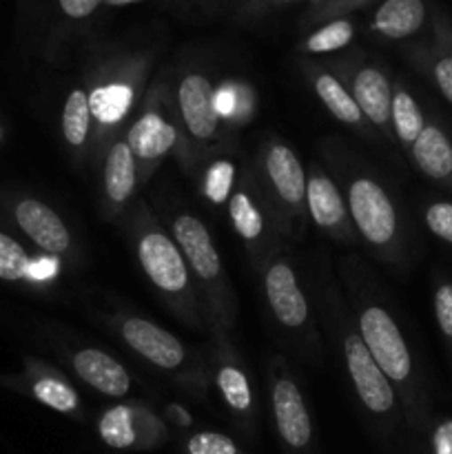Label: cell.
Instances as JSON below:
<instances>
[{
  "instance_id": "13",
  "label": "cell",
  "mask_w": 452,
  "mask_h": 454,
  "mask_svg": "<svg viewBox=\"0 0 452 454\" xmlns=\"http://www.w3.org/2000/svg\"><path fill=\"white\" fill-rule=\"evenodd\" d=\"M269 402L282 454H322L304 390L282 355L269 364Z\"/></svg>"
},
{
  "instance_id": "12",
  "label": "cell",
  "mask_w": 452,
  "mask_h": 454,
  "mask_svg": "<svg viewBox=\"0 0 452 454\" xmlns=\"http://www.w3.org/2000/svg\"><path fill=\"white\" fill-rule=\"evenodd\" d=\"M229 220L235 235L244 244L248 253V260L253 262L257 270L266 264L273 255L284 251L286 239L282 235L277 215L270 208L269 200L261 193L251 167L244 168L238 177L233 193L229 202Z\"/></svg>"
},
{
  "instance_id": "3",
  "label": "cell",
  "mask_w": 452,
  "mask_h": 454,
  "mask_svg": "<svg viewBox=\"0 0 452 454\" xmlns=\"http://www.w3.org/2000/svg\"><path fill=\"white\" fill-rule=\"evenodd\" d=\"M323 149L332 162V177L348 204L350 222L359 242L384 264H406L410 233L406 215L390 186L344 146L326 145Z\"/></svg>"
},
{
  "instance_id": "39",
  "label": "cell",
  "mask_w": 452,
  "mask_h": 454,
  "mask_svg": "<svg viewBox=\"0 0 452 454\" xmlns=\"http://www.w3.org/2000/svg\"><path fill=\"white\" fill-rule=\"evenodd\" d=\"M434 29H437L439 34H441L443 38L448 40V44H450V47H452V22L448 20L446 16H439L437 20H434Z\"/></svg>"
},
{
  "instance_id": "10",
  "label": "cell",
  "mask_w": 452,
  "mask_h": 454,
  "mask_svg": "<svg viewBox=\"0 0 452 454\" xmlns=\"http://www.w3.org/2000/svg\"><path fill=\"white\" fill-rule=\"evenodd\" d=\"M215 82L199 69H189L177 78L173 91L180 149L175 158L184 171H193L215 151L224 149V122L215 111Z\"/></svg>"
},
{
  "instance_id": "5",
  "label": "cell",
  "mask_w": 452,
  "mask_h": 454,
  "mask_svg": "<svg viewBox=\"0 0 452 454\" xmlns=\"http://www.w3.org/2000/svg\"><path fill=\"white\" fill-rule=\"evenodd\" d=\"M149 60L142 56L111 58L84 80L93 120L89 162L100 164L106 146L127 131L146 93Z\"/></svg>"
},
{
  "instance_id": "28",
  "label": "cell",
  "mask_w": 452,
  "mask_h": 454,
  "mask_svg": "<svg viewBox=\"0 0 452 454\" xmlns=\"http://www.w3.org/2000/svg\"><path fill=\"white\" fill-rule=\"evenodd\" d=\"M425 111L415 98V93L401 82L394 80L393 82V106H390V131H393V140L401 151H410L419 133L424 131Z\"/></svg>"
},
{
  "instance_id": "40",
  "label": "cell",
  "mask_w": 452,
  "mask_h": 454,
  "mask_svg": "<svg viewBox=\"0 0 452 454\" xmlns=\"http://www.w3.org/2000/svg\"><path fill=\"white\" fill-rule=\"evenodd\" d=\"M273 4H288V3H297V0H270Z\"/></svg>"
},
{
  "instance_id": "2",
  "label": "cell",
  "mask_w": 452,
  "mask_h": 454,
  "mask_svg": "<svg viewBox=\"0 0 452 454\" xmlns=\"http://www.w3.org/2000/svg\"><path fill=\"white\" fill-rule=\"evenodd\" d=\"M319 282V310H322L323 326L331 335H335L339 346V357L344 362L346 375L353 384L355 399L366 417L370 433L384 443L386 448L397 439L403 424V411L399 403L397 393L379 371L372 359L370 350L363 344L357 326H355L353 313L346 304L344 295L332 282L328 270L317 278Z\"/></svg>"
},
{
  "instance_id": "29",
  "label": "cell",
  "mask_w": 452,
  "mask_h": 454,
  "mask_svg": "<svg viewBox=\"0 0 452 454\" xmlns=\"http://www.w3.org/2000/svg\"><path fill=\"white\" fill-rule=\"evenodd\" d=\"M238 177L239 168L230 155H215V158L208 155L199 164V193L213 207H226L235 184H238Z\"/></svg>"
},
{
  "instance_id": "23",
  "label": "cell",
  "mask_w": 452,
  "mask_h": 454,
  "mask_svg": "<svg viewBox=\"0 0 452 454\" xmlns=\"http://www.w3.org/2000/svg\"><path fill=\"white\" fill-rule=\"evenodd\" d=\"M66 362L84 386L109 399H124L133 386L127 368L102 348L93 346L74 348L66 353Z\"/></svg>"
},
{
  "instance_id": "22",
  "label": "cell",
  "mask_w": 452,
  "mask_h": 454,
  "mask_svg": "<svg viewBox=\"0 0 452 454\" xmlns=\"http://www.w3.org/2000/svg\"><path fill=\"white\" fill-rule=\"evenodd\" d=\"M301 71H304L306 80H308L310 89H313V93L317 96V100L322 102L323 109H326L337 122L348 127L350 131L359 133V136L368 137V140L377 137L375 129H372L370 124H368V120L363 118L362 109L357 106L355 98L350 96L348 87H346L344 80H341L335 71L313 60L301 62Z\"/></svg>"
},
{
  "instance_id": "6",
  "label": "cell",
  "mask_w": 452,
  "mask_h": 454,
  "mask_svg": "<svg viewBox=\"0 0 452 454\" xmlns=\"http://www.w3.org/2000/svg\"><path fill=\"white\" fill-rule=\"evenodd\" d=\"M167 229L180 247L202 301L208 328L230 333L238 317V301L208 226L191 211H175L167 217Z\"/></svg>"
},
{
  "instance_id": "25",
  "label": "cell",
  "mask_w": 452,
  "mask_h": 454,
  "mask_svg": "<svg viewBox=\"0 0 452 454\" xmlns=\"http://www.w3.org/2000/svg\"><path fill=\"white\" fill-rule=\"evenodd\" d=\"M60 131L66 153L74 160V164H78V167L87 164L89 153H91L93 120L84 84L71 89L65 100H62Z\"/></svg>"
},
{
  "instance_id": "33",
  "label": "cell",
  "mask_w": 452,
  "mask_h": 454,
  "mask_svg": "<svg viewBox=\"0 0 452 454\" xmlns=\"http://www.w3.org/2000/svg\"><path fill=\"white\" fill-rule=\"evenodd\" d=\"M421 215L428 233L452 247V200H428Z\"/></svg>"
},
{
  "instance_id": "15",
  "label": "cell",
  "mask_w": 452,
  "mask_h": 454,
  "mask_svg": "<svg viewBox=\"0 0 452 454\" xmlns=\"http://www.w3.org/2000/svg\"><path fill=\"white\" fill-rule=\"evenodd\" d=\"M211 335V350H208V366L211 380L220 395L222 403L229 411L239 433L248 439L257 437V402L253 393L251 377L239 357L238 348L230 341V333L208 328Z\"/></svg>"
},
{
  "instance_id": "24",
  "label": "cell",
  "mask_w": 452,
  "mask_h": 454,
  "mask_svg": "<svg viewBox=\"0 0 452 454\" xmlns=\"http://www.w3.org/2000/svg\"><path fill=\"white\" fill-rule=\"evenodd\" d=\"M408 158L425 180L452 191V136L439 120L428 118Z\"/></svg>"
},
{
  "instance_id": "21",
  "label": "cell",
  "mask_w": 452,
  "mask_h": 454,
  "mask_svg": "<svg viewBox=\"0 0 452 454\" xmlns=\"http://www.w3.org/2000/svg\"><path fill=\"white\" fill-rule=\"evenodd\" d=\"M58 257H34L25 244L0 224V282L25 288H43L58 282L62 273Z\"/></svg>"
},
{
  "instance_id": "19",
  "label": "cell",
  "mask_w": 452,
  "mask_h": 454,
  "mask_svg": "<svg viewBox=\"0 0 452 454\" xmlns=\"http://www.w3.org/2000/svg\"><path fill=\"white\" fill-rule=\"evenodd\" d=\"M3 384L12 386L13 390L29 395L34 402L40 406L49 408V411L58 412V415L74 417V419H82L84 408L80 393L75 386L71 384L69 377L60 371V368L51 366L49 362L40 357H22V372L18 377H7L0 380Z\"/></svg>"
},
{
  "instance_id": "26",
  "label": "cell",
  "mask_w": 452,
  "mask_h": 454,
  "mask_svg": "<svg viewBox=\"0 0 452 454\" xmlns=\"http://www.w3.org/2000/svg\"><path fill=\"white\" fill-rule=\"evenodd\" d=\"M428 20L424 0H384L372 18V31L384 40H408L419 34Z\"/></svg>"
},
{
  "instance_id": "38",
  "label": "cell",
  "mask_w": 452,
  "mask_h": 454,
  "mask_svg": "<svg viewBox=\"0 0 452 454\" xmlns=\"http://www.w3.org/2000/svg\"><path fill=\"white\" fill-rule=\"evenodd\" d=\"M162 419L167 421V424L180 426V428H189V426H193V417H191V412L186 411L184 406H180V403H168V406L164 408Z\"/></svg>"
},
{
  "instance_id": "20",
  "label": "cell",
  "mask_w": 452,
  "mask_h": 454,
  "mask_svg": "<svg viewBox=\"0 0 452 454\" xmlns=\"http://www.w3.org/2000/svg\"><path fill=\"white\" fill-rule=\"evenodd\" d=\"M100 207L102 217L115 222L129 211V204L140 189L137 160L124 133L113 137L100 160Z\"/></svg>"
},
{
  "instance_id": "36",
  "label": "cell",
  "mask_w": 452,
  "mask_h": 454,
  "mask_svg": "<svg viewBox=\"0 0 452 454\" xmlns=\"http://www.w3.org/2000/svg\"><path fill=\"white\" fill-rule=\"evenodd\" d=\"M100 3L102 0H58L60 12L71 20H87L100 7Z\"/></svg>"
},
{
  "instance_id": "1",
  "label": "cell",
  "mask_w": 452,
  "mask_h": 454,
  "mask_svg": "<svg viewBox=\"0 0 452 454\" xmlns=\"http://www.w3.org/2000/svg\"><path fill=\"white\" fill-rule=\"evenodd\" d=\"M339 275L350 293V313L363 344L370 350L379 371L397 393L403 411V424L417 434H425L430 428V397L425 388L424 372L417 364L408 337L399 326L397 317L368 279L366 269L359 260H341Z\"/></svg>"
},
{
  "instance_id": "41",
  "label": "cell",
  "mask_w": 452,
  "mask_h": 454,
  "mask_svg": "<svg viewBox=\"0 0 452 454\" xmlns=\"http://www.w3.org/2000/svg\"><path fill=\"white\" fill-rule=\"evenodd\" d=\"M3 142H4V127L3 122H0V146H3Z\"/></svg>"
},
{
  "instance_id": "4",
  "label": "cell",
  "mask_w": 452,
  "mask_h": 454,
  "mask_svg": "<svg viewBox=\"0 0 452 454\" xmlns=\"http://www.w3.org/2000/svg\"><path fill=\"white\" fill-rule=\"evenodd\" d=\"M127 235L136 253L137 266L158 293L160 300L189 326L207 328L202 301L180 247L167 226L155 217L149 204L137 200L127 215Z\"/></svg>"
},
{
  "instance_id": "8",
  "label": "cell",
  "mask_w": 452,
  "mask_h": 454,
  "mask_svg": "<svg viewBox=\"0 0 452 454\" xmlns=\"http://www.w3.org/2000/svg\"><path fill=\"white\" fill-rule=\"evenodd\" d=\"M251 171L277 215L286 242H295L306 229V168L300 153L282 137H266L257 146Z\"/></svg>"
},
{
  "instance_id": "9",
  "label": "cell",
  "mask_w": 452,
  "mask_h": 454,
  "mask_svg": "<svg viewBox=\"0 0 452 454\" xmlns=\"http://www.w3.org/2000/svg\"><path fill=\"white\" fill-rule=\"evenodd\" d=\"M260 279L266 310L275 326L284 333L288 344L300 350L308 362H319L322 340H319L317 322L291 257L284 251L270 257L260 269Z\"/></svg>"
},
{
  "instance_id": "7",
  "label": "cell",
  "mask_w": 452,
  "mask_h": 454,
  "mask_svg": "<svg viewBox=\"0 0 452 454\" xmlns=\"http://www.w3.org/2000/svg\"><path fill=\"white\" fill-rule=\"evenodd\" d=\"M109 324L122 344L146 366L168 375L186 393L204 397L208 388V372L204 371L202 359L180 337L133 313L113 315L109 317Z\"/></svg>"
},
{
  "instance_id": "31",
  "label": "cell",
  "mask_w": 452,
  "mask_h": 454,
  "mask_svg": "<svg viewBox=\"0 0 452 454\" xmlns=\"http://www.w3.org/2000/svg\"><path fill=\"white\" fill-rule=\"evenodd\" d=\"M355 38V25L348 18H335V20L323 22L319 29H315L301 44V51L308 56H319V53H332L348 47Z\"/></svg>"
},
{
  "instance_id": "14",
  "label": "cell",
  "mask_w": 452,
  "mask_h": 454,
  "mask_svg": "<svg viewBox=\"0 0 452 454\" xmlns=\"http://www.w3.org/2000/svg\"><path fill=\"white\" fill-rule=\"evenodd\" d=\"M0 217L18 231L43 255L75 262L78 244L65 217L35 195L25 191H0Z\"/></svg>"
},
{
  "instance_id": "18",
  "label": "cell",
  "mask_w": 452,
  "mask_h": 454,
  "mask_svg": "<svg viewBox=\"0 0 452 454\" xmlns=\"http://www.w3.org/2000/svg\"><path fill=\"white\" fill-rule=\"evenodd\" d=\"M332 71L344 80L350 96L355 98L375 133L393 140L390 131V106H393V80L381 67L372 62H335Z\"/></svg>"
},
{
  "instance_id": "32",
  "label": "cell",
  "mask_w": 452,
  "mask_h": 454,
  "mask_svg": "<svg viewBox=\"0 0 452 454\" xmlns=\"http://www.w3.org/2000/svg\"><path fill=\"white\" fill-rule=\"evenodd\" d=\"M184 454H246L233 437L217 430H199L189 434L182 443Z\"/></svg>"
},
{
  "instance_id": "16",
  "label": "cell",
  "mask_w": 452,
  "mask_h": 454,
  "mask_svg": "<svg viewBox=\"0 0 452 454\" xmlns=\"http://www.w3.org/2000/svg\"><path fill=\"white\" fill-rule=\"evenodd\" d=\"M97 437L113 450L149 452L164 446L168 424L142 402H120L102 411L96 421Z\"/></svg>"
},
{
  "instance_id": "27",
  "label": "cell",
  "mask_w": 452,
  "mask_h": 454,
  "mask_svg": "<svg viewBox=\"0 0 452 454\" xmlns=\"http://www.w3.org/2000/svg\"><path fill=\"white\" fill-rule=\"evenodd\" d=\"M408 58L415 69L421 71L441 93L443 100L452 106V47L448 44V40L434 29L433 40L412 47Z\"/></svg>"
},
{
  "instance_id": "37",
  "label": "cell",
  "mask_w": 452,
  "mask_h": 454,
  "mask_svg": "<svg viewBox=\"0 0 452 454\" xmlns=\"http://www.w3.org/2000/svg\"><path fill=\"white\" fill-rule=\"evenodd\" d=\"M363 3H370V0H323V4L310 16V20H326V18L337 16L341 12H348V9L359 7Z\"/></svg>"
},
{
  "instance_id": "30",
  "label": "cell",
  "mask_w": 452,
  "mask_h": 454,
  "mask_svg": "<svg viewBox=\"0 0 452 454\" xmlns=\"http://www.w3.org/2000/svg\"><path fill=\"white\" fill-rule=\"evenodd\" d=\"M215 111L224 127H244L251 122L253 114H255V93L248 84L238 82V80H229L215 87Z\"/></svg>"
},
{
  "instance_id": "17",
  "label": "cell",
  "mask_w": 452,
  "mask_h": 454,
  "mask_svg": "<svg viewBox=\"0 0 452 454\" xmlns=\"http://www.w3.org/2000/svg\"><path fill=\"white\" fill-rule=\"evenodd\" d=\"M306 217L331 242L341 247L359 244L344 193L319 162H310L306 168Z\"/></svg>"
},
{
  "instance_id": "34",
  "label": "cell",
  "mask_w": 452,
  "mask_h": 454,
  "mask_svg": "<svg viewBox=\"0 0 452 454\" xmlns=\"http://www.w3.org/2000/svg\"><path fill=\"white\" fill-rule=\"evenodd\" d=\"M433 310L441 340L452 357V279H439L433 288Z\"/></svg>"
},
{
  "instance_id": "35",
  "label": "cell",
  "mask_w": 452,
  "mask_h": 454,
  "mask_svg": "<svg viewBox=\"0 0 452 454\" xmlns=\"http://www.w3.org/2000/svg\"><path fill=\"white\" fill-rule=\"evenodd\" d=\"M425 434H428L430 454H452V417L430 421V428Z\"/></svg>"
},
{
  "instance_id": "11",
  "label": "cell",
  "mask_w": 452,
  "mask_h": 454,
  "mask_svg": "<svg viewBox=\"0 0 452 454\" xmlns=\"http://www.w3.org/2000/svg\"><path fill=\"white\" fill-rule=\"evenodd\" d=\"M129 146L137 160L140 184H144L155 168L180 149V127H177L173 91L167 80L158 78L146 87L144 98L124 131Z\"/></svg>"
}]
</instances>
